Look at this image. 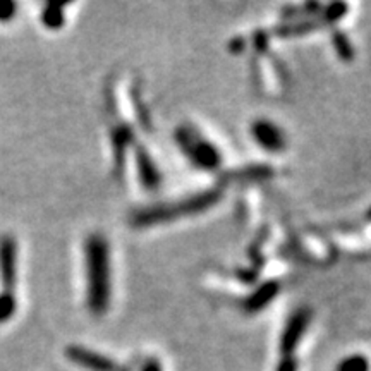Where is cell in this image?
<instances>
[{
    "instance_id": "6da1fadb",
    "label": "cell",
    "mask_w": 371,
    "mask_h": 371,
    "mask_svg": "<svg viewBox=\"0 0 371 371\" xmlns=\"http://www.w3.org/2000/svg\"><path fill=\"white\" fill-rule=\"evenodd\" d=\"M88 275V308L102 314L110 301L109 242L102 234H91L85 245Z\"/></svg>"
},
{
    "instance_id": "7a4b0ae2",
    "label": "cell",
    "mask_w": 371,
    "mask_h": 371,
    "mask_svg": "<svg viewBox=\"0 0 371 371\" xmlns=\"http://www.w3.org/2000/svg\"><path fill=\"white\" fill-rule=\"evenodd\" d=\"M220 198L218 191H206V193L198 194L194 198H187L181 203H174V205L167 206H155V208L141 210L134 215L133 222L134 225L145 227V225H155V223L160 222H169L175 217H181V215H189V213H198L210 208L213 203H217V199Z\"/></svg>"
},
{
    "instance_id": "3957f363",
    "label": "cell",
    "mask_w": 371,
    "mask_h": 371,
    "mask_svg": "<svg viewBox=\"0 0 371 371\" xmlns=\"http://www.w3.org/2000/svg\"><path fill=\"white\" fill-rule=\"evenodd\" d=\"M177 143L189 160L203 170H215L220 167L222 157L210 141L203 139L191 127H181L177 131Z\"/></svg>"
},
{
    "instance_id": "277c9868",
    "label": "cell",
    "mask_w": 371,
    "mask_h": 371,
    "mask_svg": "<svg viewBox=\"0 0 371 371\" xmlns=\"http://www.w3.org/2000/svg\"><path fill=\"white\" fill-rule=\"evenodd\" d=\"M0 282L4 293L16 294L18 285V241L6 234L0 237Z\"/></svg>"
},
{
    "instance_id": "5b68a950",
    "label": "cell",
    "mask_w": 371,
    "mask_h": 371,
    "mask_svg": "<svg viewBox=\"0 0 371 371\" xmlns=\"http://www.w3.org/2000/svg\"><path fill=\"white\" fill-rule=\"evenodd\" d=\"M310 320H311V313L310 310L306 308H299L290 314V318L287 320L284 332H282V337H281V353L284 354V356H293L299 341H301L306 329H308Z\"/></svg>"
},
{
    "instance_id": "8992f818",
    "label": "cell",
    "mask_w": 371,
    "mask_h": 371,
    "mask_svg": "<svg viewBox=\"0 0 371 371\" xmlns=\"http://www.w3.org/2000/svg\"><path fill=\"white\" fill-rule=\"evenodd\" d=\"M251 134L254 141L265 148L266 151H282L285 148V134L277 124H273L269 119H257L251 124Z\"/></svg>"
},
{
    "instance_id": "52a82bcc",
    "label": "cell",
    "mask_w": 371,
    "mask_h": 371,
    "mask_svg": "<svg viewBox=\"0 0 371 371\" xmlns=\"http://www.w3.org/2000/svg\"><path fill=\"white\" fill-rule=\"evenodd\" d=\"M66 354L76 365L90 371H117V365L112 359L102 356V354L95 353V351L85 349V347L71 346L66 351Z\"/></svg>"
},
{
    "instance_id": "ba28073f",
    "label": "cell",
    "mask_w": 371,
    "mask_h": 371,
    "mask_svg": "<svg viewBox=\"0 0 371 371\" xmlns=\"http://www.w3.org/2000/svg\"><path fill=\"white\" fill-rule=\"evenodd\" d=\"M278 282H266V284H263L260 289L254 290L253 294H251V298L246 301V310L249 311V313H257V311H260L265 308L266 305H269L272 299L278 294Z\"/></svg>"
},
{
    "instance_id": "9c48e42d",
    "label": "cell",
    "mask_w": 371,
    "mask_h": 371,
    "mask_svg": "<svg viewBox=\"0 0 371 371\" xmlns=\"http://www.w3.org/2000/svg\"><path fill=\"white\" fill-rule=\"evenodd\" d=\"M138 169L141 182L148 187V189H155V187L160 184V174L155 169L153 162H151V158L146 155L145 150L138 151Z\"/></svg>"
},
{
    "instance_id": "30bf717a",
    "label": "cell",
    "mask_w": 371,
    "mask_h": 371,
    "mask_svg": "<svg viewBox=\"0 0 371 371\" xmlns=\"http://www.w3.org/2000/svg\"><path fill=\"white\" fill-rule=\"evenodd\" d=\"M64 7H66V4H47L42 13L43 25L49 28V30H61V26L66 23Z\"/></svg>"
},
{
    "instance_id": "8fae6325",
    "label": "cell",
    "mask_w": 371,
    "mask_h": 371,
    "mask_svg": "<svg viewBox=\"0 0 371 371\" xmlns=\"http://www.w3.org/2000/svg\"><path fill=\"white\" fill-rule=\"evenodd\" d=\"M334 49L337 52L338 59L344 62L354 61V47L351 40L347 38L346 33L342 31H335L334 33Z\"/></svg>"
},
{
    "instance_id": "7c38bea8",
    "label": "cell",
    "mask_w": 371,
    "mask_h": 371,
    "mask_svg": "<svg viewBox=\"0 0 371 371\" xmlns=\"http://www.w3.org/2000/svg\"><path fill=\"white\" fill-rule=\"evenodd\" d=\"M370 361L365 354H351L342 359L335 371H370Z\"/></svg>"
},
{
    "instance_id": "4fadbf2b",
    "label": "cell",
    "mask_w": 371,
    "mask_h": 371,
    "mask_svg": "<svg viewBox=\"0 0 371 371\" xmlns=\"http://www.w3.org/2000/svg\"><path fill=\"white\" fill-rule=\"evenodd\" d=\"M16 310H18V299H16V294L4 293L2 290V293H0V325L9 322L16 314Z\"/></svg>"
},
{
    "instance_id": "5bb4252c",
    "label": "cell",
    "mask_w": 371,
    "mask_h": 371,
    "mask_svg": "<svg viewBox=\"0 0 371 371\" xmlns=\"http://www.w3.org/2000/svg\"><path fill=\"white\" fill-rule=\"evenodd\" d=\"M347 13V6L342 2H335L332 6L326 7L325 11V21L326 23H335L338 19H342Z\"/></svg>"
},
{
    "instance_id": "9a60e30c",
    "label": "cell",
    "mask_w": 371,
    "mask_h": 371,
    "mask_svg": "<svg viewBox=\"0 0 371 371\" xmlns=\"http://www.w3.org/2000/svg\"><path fill=\"white\" fill-rule=\"evenodd\" d=\"M18 4L11 0H0V23H7L16 16Z\"/></svg>"
},
{
    "instance_id": "2e32d148",
    "label": "cell",
    "mask_w": 371,
    "mask_h": 371,
    "mask_svg": "<svg viewBox=\"0 0 371 371\" xmlns=\"http://www.w3.org/2000/svg\"><path fill=\"white\" fill-rule=\"evenodd\" d=\"M277 371H298V363L294 356H284L282 361L278 363Z\"/></svg>"
},
{
    "instance_id": "e0dca14e",
    "label": "cell",
    "mask_w": 371,
    "mask_h": 371,
    "mask_svg": "<svg viewBox=\"0 0 371 371\" xmlns=\"http://www.w3.org/2000/svg\"><path fill=\"white\" fill-rule=\"evenodd\" d=\"M141 371H162V365L157 361V359L151 358L145 363V366H143Z\"/></svg>"
}]
</instances>
